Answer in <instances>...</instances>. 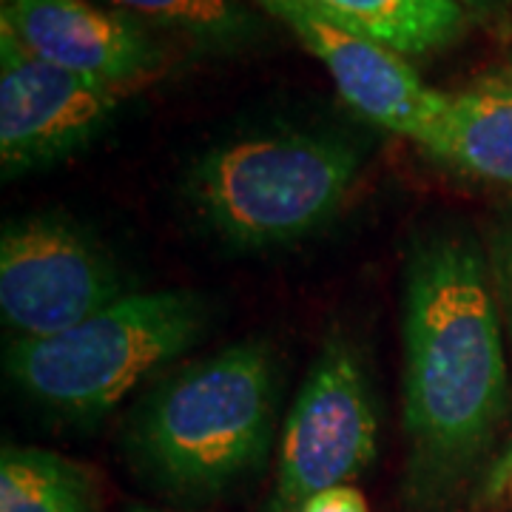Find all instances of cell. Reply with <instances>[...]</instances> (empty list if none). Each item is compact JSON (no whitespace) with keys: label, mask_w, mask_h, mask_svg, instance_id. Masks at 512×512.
Wrapping results in <instances>:
<instances>
[{"label":"cell","mask_w":512,"mask_h":512,"mask_svg":"<svg viewBox=\"0 0 512 512\" xmlns=\"http://www.w3.org/2000/svg\"><path fill=\"white\" fill-rule=\"evenodd\" d=\"M404 493L444 512L476 473L510 404L501 313L487 259L464 231L413 242L404 268Z\"/></svg>","instance_id":"6da1fadb"},{"label":"cell","mask_w":512,"mask_h":512,"mask_svg":"<svg viewBox=\"0 0 512 512\" xmlns=\"http://www.w3.org/2000/svg\"><path fill=\"white\" fill-rule=\"evenodd\" d=\"M276 419V362L237 342L177 370L131 410L126 453L157 493L211 501L265 464Z\"/></svg>","instance_id":"7a4b0ae2"},{"label":"cell","mask_w":512,"mask_h":512,"mask_svg":"<svg viewBox=\"0 0 512 512\" xmlns=\"http://www.w3.org/2000/svg\"><path fill=\"white\" fill-rule=\"evenodd\" d=\"M362 151L342 134L259 131L205 148L185 174L197 220L234 248L311 237L348 200Z\"/></svg>","instance_id":"3957f363"},{"label":"cell","mask_w":512,"mask_h":512,"mask_svg":"<svg viewBox=\"0 0 512 512\" xmlns=\"http://www.w3.org/2000/svg\"><path fill=\"white\" fill-rule=\"evenodd\" d=\"M205 328L208 302L200 293H128L63 333L15 339L6 350V373L40 407L89 421L177 362Z\"/></svg>","instance_id":"277c9868"},{"label":"cell","mask_w":512,"mask_h":512,"mask_svg":"<svg viewBox=\"0 0 512 512\" xmlns=\"http://www.w3.org/2000/svg\"><path fill=\"white\" fill-rule=\"evenodd\" d=\"M379 450V413L359 350L330 336L293 399L268 512H299L311 495L350 484Z\"/></svg>","instance_id":"5b68a950"},{"label":"cell","mask_w":512,"mask_h":512,"mask_svg":"<svg viewBox=\"0 0 512 512\" xmlns=\"http://www.w3.org/2000/svg\"><path fill=\"white\" fill-rule=\"evenodd\" d=\"M111 254L63 214L9 222L0 237V316L15 339L74 328L128 296Z\"/></svg>","instance_id":"8992f818"},{"label":"cell","mask_w":512,"mask_h":512,"mask_svg":"<svg viewBox=\"0 0 512 512\" xmlns=\"http://www.w3.org/2000/svg\"><path fill=\"white\" fill-rule=\"evenodd\" d=\"M251 3L291 29L356 114L419 143L427 154L436 148L450 94L430 89L407 57L319 12L308 0Z\"/></svg>","instance_id":"52a82bcc"},{"label":"cell","mask_w":512,"mask_h":512,"mask_svg":"<svg viewBox=\"0 0 512 512\" xmlns=\"http://www.w3.org/2000/svg\"><path fill=\"white\" fill-rule=\"evenodd\" d=\"M120 94L35 57L0 26V165L6 177L55 165L103 134Z\"/></svg>","instance_id":"ba28073f"},{"label":"cell","mask_w":512,"mask_h":512,"mask_svg":"<svg viewBox=\"0 0 512 512\" xmlns=\"http://www.w3.org/2000/svg\"><path fill=\"white\" fill-rule=\"evenodd\" d=\"M0 26L40 60L128 92L163 69L157 35L94 0H3Z\"/></svg>","instance_id":"9c48e42d"},{"label":"cell","mask_w":512,"mask_h":512,"mask_svg":"<svg viewBox=\"0 0 512 512\" xmlns=\"http://www.w3.org/2000/svg\"><path fill=\"white\" fill-rule=\"evenodd\" d=\"M430 154L464 177L512 188V74L478 77L450 94Z\"/></svg>","instance_id":"30bf717a"},{"label":"cell","mask_w":512,"mask_h":512,"mask_svg":"<svg viewBox=\"0 0 512 512\" xmlns=\"http://www.w3.org/2000/svg\"><path fill=\"white\" fill-rule=\"evenodd\" d=\"M319 12L402 57L453 49L473 23L456 0H308Z\"/></svg>","instance_id":"8fae6325"},{"label":"cell","mask_w":512,"mask_h":512,"mask_svg":"<svg viewBox=\"0 0 512 512\" xmlns=\"http://www.w3.org/2000/svg\"><path fill=\"white\" fill-rule=\"evenodd\" d=\"M140 23L151 35H168L200 52H239L262 32L251 0H100Z\"/></svg>","instance_id":"7c38bea8"},{"label":"cell","mask_w":512,"mask_h":512,"mask_svg":"<svg viewBox=\"0 0 512 512\" xmlns=\"http://www.w3.org/2000/svg\"><path fill=\"white\" fill-rule=\"evenodd\" d=\"M0 512H94V484L72 458L6 444L0 453Z\"/></svg>","instance_id":"4fadbf2b"},{"label":"cell","mask_w":512,"mask_h":512,"mask_svg":"<svg viewBox=\"0 0 512 512\" xmlns=\"http://www.w3.org/2000/svg\"><path fill=\"white\" fill-rule=\"evenodd\" d=\"M299 512H370V507L353 484H339L311 495Z\"/></svg>","instance_id":"5bb4252c"},{"label":"cell","mask_w":512,"mask_h":512,"mask_svg":"<svg viewBox=\"0 0 512 512\" xmlns=\"http://www.w3.org/2000/svg\"><path fill=\"white\" fill-rule=\"evenodd\" d=\"M458 6L470 15L473 23L481 26H501L510 20L512 0H456Z\"/></svg>","instance_id":"9a60e30c"},{"label":"cell","mask_w":512,"mask_h":512,"mask_svg":"<svg viewBox=\"0 0 512 512\" xmlns=\"http://www.w3.org/2000/svg\"><path fill=\"white\" fill-rule=\"evenodd\" d=\"M498 293L507 305V313H510V325H512V225L504 231L501 237V245H498Z\"/></svg>","instance_id":"2e32d148"},{"label":"cell","mask_w":512,"mask_h":512,"mask_svg":"<svg viewBox=\"0 0 512 512\" xmlns=\"http://www.w3.org/2000/svg\"><path fill=\"white\" fill-rule=\"evenodd\" d=\"M126 512H174V510H154V507H143V504H131Z\"/></svg>","instance_id":"e0dca14e"},{"label":"cell","mask_w":512,"mask_h":512,"mask_svg":"<svg viewBox=\"0 0 512 512\" xmlns=\"http://www.w3.org/2000/svg\"><path fill=\"white\" fill-rule=\"evenodd\" d=\"M507 72H510V74H512V55H510V69H507Z\"/></svg>","instance_id":"ac0fdd59"}]
</instances>
